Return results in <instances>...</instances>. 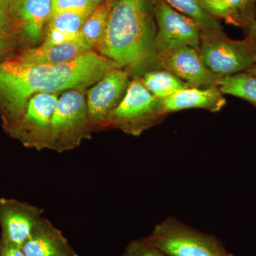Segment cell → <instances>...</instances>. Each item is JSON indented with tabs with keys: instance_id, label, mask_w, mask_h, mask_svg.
Here are the masks:
<instances>
[{
	"instance_id": "6da1fadb",
	"label": "cell",
	"mask_w": 256,
	"mask_h": 256,
	"mask_svg": "<svg viewBox=\"0 0 256 256\" xmlns=\"http://www.w3.org/2000/svg\"><path fill=\"white\" fill-rule=\"evenodd\" d=\"M118 68L117 64L90 50L67 63L54 65L8 58L0 63V104L6 120L12 128L18 124L35 94L84 88Z\"/></svg>"
},
{
	"instance_id": "7a4b0ae2",
	"label": "cell",
	"mask_w": 256,
	"mask_h": 256,
	"mask_svg": "<svg viewBox=\"0 0 256 256\" xmlns=\"http://www.w3.org/2000/svg\"><path fill=\"white\" fill-rule=\"evenodd\" d=\"M156 0H111L101 55L120 67L142 72L158 66L154 8Z\"/></svg>"
},
{
	"instance_id": "3957f363",
	"label": "cell",
	"mask_w": 256,
	"mask_h": 256,
	"mask_svg": "<svg viewBox=\"0 0 256 256\" xmlns=\"http://www.w3.org/2000/svg\"><path fill=\"white\" fill-rule=\"evenodd\" d=\"M146 238L171 256H236L216 236L192 228L174 216L156 224Z\"/></svg>"
},
{
	"instance_id": "277c9868",
	"label": "cell",
	"mask_w": 256,
	"mask_h": 256,
	"mask_svg": "<svg viewBox=\"0 0 256 256\" xmlns=\"http://www.w3.org/2000/svg\"><path fill=\"white\" fill-rule=\"evenodd\" d=\"M86 101L80 89L64 92L57 102L46 149L63 152L75 149L84 139L90 136Z\"/></svg>"
},
{
	"instance_id": "5b68a950",
	"label": "cell",
	"mask_w": 256,
	"mask_h": 256,
	"mask_svg": "<svg viewBox=\"0 0 256 256\" xmlns=\"http://www.w3.org/2000/svg\"><path fill=\"white\" fill-rule=\"evenodd\" d=\"M198 52L207 68L222 77L246 72L256 64V50L247 37L232 40L223 31L201 32Z\"/></svg>"
},
{
	"instance_id": "8992f818",
	"label": "cell",
	"mask_w": 256,
	"mask_h": 256,
	"mask_svg": "<svg viewBox=\"0 0 256 256\" xmlns=\"http://www.w3.org/2000/svg\"><path fill=\"white\" fill-rule=\"evenodd\" d=\"M165 117L161 100L151 94L142 80L130 82L124 97L111 114L107 126L140 136Z\"/></svg>"
},
{
	"instance_id": "52a82bcc",
	"label": "cell",
	"mask_w": 256,
	"mask_h": 256,
	"mask_svg": "<svg viewBox=\"0 0 256 256\" xmlns=\"http://www.w3.org/2000/svg\"><path fill=\"white\" fill-rule=\"evenodd\" d=\"M154 12L156 25L154 45L158 54L182 46L200 50L202 31L196 22L162 0H156Z\"/></svg>"
},
{
	"instance_id": "ba28073f",
	"label": "cell",
	"mask_w": 256,
	"mask_h": 256,
	"mask_svg": "<svg viewBox=\"0 0 256 256\" xmlns=\"http://www.w3.org/2000/svg\"><path fill=\"white\" fill-rule=\"evenodd\" d=\"M57 94H37L28 100L22 117L10 129L25 146L46 149Z\"/></svg>"
},
{
	"instance_id": "9c48e42d",
	"label": "cell",
	"mask_w": 256,
	"mask_h": 256,
	"mask_svg": "<svg viewBox=\"0 0 256 256\" xmlns=\"http://www.w3.org/2000/svg\"><path fill=\"white\" fill-rule=\"evenodd\" d=\"M156 64L188 84L190 87H218L223 78L207 68L200 52L190 46H182L158 54Z\"/></svg>"
},
{
	"instance_id": "30bf717a",
	"label": "cell",
	"mask_w": 256,
	"mask_h": 256,
	"mask_svg": "<svg viewBox=\"0 0 256 256\" xmlns=\"http://www.w3.org/2000/svg\"><path fill=\"white\" fill-rule=\"evenodd\" d=\"M129 84V72L118 68L106 74L89 90L86 104L92 128L106 127Z\"/></svg>"
},
{
	"instance_id": "8fae6325",
	"label": "cell",
	"mask_w": 256,
	"mask_h": 256,
	"mask_svg": "<svg viewBox=\"0 0 256 256\" xmlns=\"http://www.w3.org/2000/svg\"><path fill=\"white\" fill-rule=\"evenodd\" d=\"M43 213V208L26 202L0 198L1 238L22 248Z\"/></svg>"
},
{
	"instance_id": "7c38bea8",
	"label": "cell",
	"mask_w": 256,
	"mask_h": 256,
	"mask_svg": "<svg viewBox=\"0 0 256 256\" xmlns=\"http://www.w3.org/2000/svg\"><path fill=\"white\" fill-rule=\"evenodd\" d=\"M8 13L12 24L36 43L41 41L44 28L52 16V0H10Z\"/></svg>"
},
{
	"instance_id": "4fadbf2b",
	"label": "cell",
	"mask_w": 256,
	"mask_h": 256,
	"mask_svg": "<svg viewBox=\"0 0 256 256\" xmlns=\"http://www.w3.org/2000/svg\"><path fill=\"white\" fill-rule=\"evenodd\" d=\"M218 87H188L173 95L162 99V108L165 116L170 112L185 109L202 108L218 112L223 108L226 100Z\"/></svg>"
},
{
	"instance_id": "5bb4252c",
	"label": "cell",
	"mask_w": 256,
	"mask_h": 256,
	"mask_svg": "<svg viewBox=\"0 0 256 256\" xmlns=\"http://www.w3.org/2000/svg\"><path fill=\"white\" fill-rule=\"evenodd\" d=\"M26 256H65L75 252L66 238L42 217L22 246Z\"/></svg>"
},
{
	"instance_id": "9a60e30c",
	"label": "cell",
	"mask_w": 256,
	"mask_h": 256,
	"mask_svg": "<svg viewBox=\"0 0 256 256\" xmlns=\"http://www.w3.org/2000/svg\"><path fill=\"white\" fill-rule=\"evenodd\" d=\"M90 48L92 47L82 38L77 41L62 44L50 46L42 44L35 48H28L15 58L25 64L54 65L70 62L90 50Z\"/></svg>"
},
{
	"instance_id": "2e32d148",
	"label": "cell",
	"mask_w": 256,
	"mask_h": 256,
	"mask_svg": "<svg viewBox=\"0 0 256 256\" xmlns=\"http://www.w3.org/2000/svg\"><path fill=\"white\" fill-rule=\"evenodd\" d=\"M142 82L146 88L160 100L190 87L174 74L164 69L148 72L144 74Z\"/></svg>"
},
{
	"instance_id": "e0dca14e",
	"label": "cell",
	"mask_w": 256,
	"mask_h": 256,
	"mask_svg": "<svg viewBox=\"0 0 256 256\" xmlns=\"http://www.w3.org/2000/svg\"><path fill=\"white\" fill-rule=\"evenodd\" d=\"M218 87L222 94L246 100L256 108V78L252 74L244 72L223 77Z\"/></svg>"
},
{
	"instance_id": "ac0fdd59",
	"label": "cell",
	"mask_w": 256,
	"mask_h": 256,
	"mask_svg": "<svg viewBox=\"0 0 256 256\" xmlns=\"http://www.w3.org/2000/svg\"><path fill=\"white\" fill-rule=\"evenodd\" d=\"M178 12L196 22L202 32L222 31V28L214 16L204 9L200 0H162Z\"/></svg>"
},
{
	"instance_id": "d6986e66",
	"label": "cell",
	"mask_w": 256,
	"mask_h": 256,
	"mask_svg": "<svg viewBox=\"0 0 256 256\" xmlns=\"http://www.w3.org/2000/svg\"><path fill=\"white\" fill-rule=\"evenodd\" d=\"M110 2H102L98 5L92 13L88 16L82 25V33L84 41L90 47L100 42L108 18Z\"/></svg>"
},
{
	"instance_id": "ffe728a7",
	"label": "cell",
	"mask_w": 256,
	"mask_h": 256,
	"mask_svg": "<svg viewBox=\"0 0 256 256\" xmlns=\"http://www.w3.org/2000/svg\"><path fill=\"white\" fill-rule=\"evenodd\" d=\"M88 15L70 12L52 14L48 22V30L79 33Z\"/></svg>"
},
{
	"instance_id": "44dd1931",
	"label": "cell",
	"mask_w": 256,
	"mask_h": 256,
	"mask_svg": "<svg viewBox=\"0 0 256 256\" xmlns=\"http://www.w3.org/2000/svg\"><path fill=\"white\" fill-rule=\"evenodd\" d=\"M228 6L232 22L237 26H242L245 24L248 28L252 20L249 16L250 10L256 0H225Z\"/></svg>"
},
{
	"instance_id": "7402d4cb",
	"label": "cell",
	"mask_w": 256,
	"mask_h": 256,
	"mask_svg": "<svg viewBox=\"0 0 256 256\" xmlns=\"http://www.w3.org/2000/svg\"><path fill=\"white\" fill-rule=\"evenodd\" d=\"M122 256H171L163 252L148 238L136 239L128 244Z\"/></svg>"
},
{
	"instance_id": "603a6c76",
	"label": "cell",
	"mask_w": 256,
	"mask_h": 256,
	"mask_svg": "<svg viewBox=\"0 0 256 256\" xmlns=\"http://www.w3.org/2000/svg\"><path fill=\"white\" fill-rule=\"evenodd\" d=\"M95 8L89 0H52V14L68 12L90 14Z\"/></svg>"
},
{
	"instance_id": "cb8c5ba5",
	"label": "cell",
	"mask_w": 256,
	"mask_h": 256,
	"mask_svg": "<svg viewBox=\"0 0 256 256\" xmlns=\"http://www.w3.org/2000/svg\"><path fill=\"white\" fill-rule=\"evenodd\" d=\"M82 38L80 32L70 33V32L58 31V30H48L46 40H44L43 45L50 46V45L62 44L77 41Z\"/></svg>"
},
{
	"instance_id": "d4e9b609",
	"label": "cell",
	"mask_w": 256,
	"mask_h": 256,
	"mask_svg": "<svg viewBox=\"0 0 256 256\" xmlns=\"http://www.w3.org/2000/svg\"><path fill=\"white\" fill-rule=\"evenodd\" d=\"M204 9L213 16L225 18L232 22V15L225 0H200Z\"/></svg>"
},
{
	"instance_id": "484cf974",
	"label": "cell",
	"mask_w": 256,
	"mask_h": 256,
	"mask_svg": "<svg viewBox=\"0 0 256 256\" xmlns=\"http://www.w3.org/2000/svg\"><path fill=\"white\" fill-rule=\"evenodd\" d=\"M0 256H26L22 248L0 238Z\"/></svg>"
},
{
	"instance_id": "4316f807",
	"label": "cell",
	"mask_w": 256,
	"mask_h": 256,
	"mask_svg": "<svg viewBox=\"0 0 256 256\" xmlns=\"http://www.w3.org/2000/svg\"><path fill=\"white\" fill-rule=\"evenodd\" d=\"M12 22L8 10L0 6V38H4L11 30Z\"/></svg>"
},
{
	"instance_id": "83f0119b",
	"label": "cell",
	"mask_w": 256,
	"mask_h": 256,
	"mask_svg": "<svg viewBox=\"0 0 256 256\" xmlns=\"http://www.w3.org/2000/svg\"><path fill=\"white\" fill-rule=\"evenodd\" d=\"M247 38L252 42L256 50V20H254L249 25Z\"/></svg>"
},
{
	"instance_id": "f1b7e54d",
	"label": "cell",
	"mask_w": 256,
	"mask_h": 256,
	"mask_svg": "<svg viewBox=\"0 0 256 256\" xmlns=\"http://www.w3.org/2000/svg\"><path fill=\"white\" fill-rule=\"evenodd\" d=\"M10 0H0V6L4 8V10H8L9 8Z\"/></svg>"
},
{
	"instance_id": "f546056e",
	"label": "cell",
	"mask_w": 256,
	"mask_h": 256,
	"mask_svg": "<svg viewBox=\"0 0 256 256\" xmlns=\"http://www.w3.org/2000/svg\"><path fill=\"white\" fill-rule=\"evenodd\" d=\"M248 73H249L250 74H252V76L255 77L256 78V64L254 66H252V68L249 69L248 70H247Z\"/></svg>"
},
{
	"instance_id": "4dcf8cb0",
	"label": "cell",
	"mask_w": 256,
	"mask_h": 256,
	"mask_svg": "<svg viewBox=\"0 0 256 256\" xmlns=\"http://www.w3.org/2000/svg\"><path fill=\"white\" fill-rule=\"evenodd\" d=\"M89 1H90V2H92L94 6H98V5L100 4L101 3H102L104 0H89Z\"/></svg>"
},
{
	"instance_id": "1f68e13d",
	"label": "cell",
	"mask_w": 256,
	"mask_h": 256,
	"mask_svg": "<svg viewBox=\"0 0 256 256\" xmlns=\"http://www.w3.org/2000/svg\"><path fill=\"white\" fill-rule=\"evenodd\" d=\"M5 47H6V44L0 38V52H2L4 50Z\"/></svg>"
},
{
	"instance_id": "d6a6232c",
	"label": "cell",
	"mask_w": 256,
	"mask_h": 256,
	"mask_svg": "<svg viewBox=\"0 0 256 256\" xmlns=\"http://www.w3.org/2000/svg\"><path fill=\"white\" fill-rule=\"evenodd\" d=\"M79 256L78 254H76V252H74V254H70V255L68 256Z\"/></svg>"
}]
</instances>
